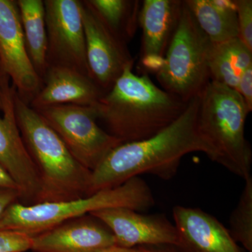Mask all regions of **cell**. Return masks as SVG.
<instances>
[{
  "mask_svg": "<svg viewBox=\"0 0 252 252\" xmlns=\"http://www.w3.org/2000/svg\"><path fill=\"white\" fill-rule=\"evenodd\" d=\"M83 3L104 27L127 45L139 26L141 3L137 0H86Z\"/></svg>",
  "mask_w": 252,
  "mask_h": 252,
  "instance_id": "obj_20",
  "label": "cell"
},
{
  "mask_svg": "<svg viewBox=\"0 0 252 252\" xmlns=\"http://www.w3.org/2000/svg\"><path fill=\"white\" fill-rule=\"evenodd\" d=\"M112 232L116 245L124 248L170 245L178 241L177 229L163 215H144L127 208L91 212Z\"/></svg>",
  "mask_w": 252,
  "mask_h": 252,
  "instance_id": "obj_12",
  "label": "cell"
},
{
  "mask_svg": "<svg viewBox=\"0 0 252 252\" xmlns=\"http://www.w3.org/2000/svg\"><path fill=\"white\" fill-rule=\"evenodd\" d=\"M245 186L236 207L230 215V234L247 252H252V177L245 179Z\"/></svg>",
  "mask_w": 252,
  "mask_h": 252,
  "instance_id": "obj_21",
  "label": "cell"
},
{
  "mask_svg": "<svg viewBox=\"0 0 252 252\" xmlns=\"http://www.w3.org/2000/svg\"><path fill=\"white\" fill-rule=\"evenodd\" d=\"M172 216L178 237L177 252H247L223 223L200 208L177 205Z\"/></svg>",
  "mask_w": 252,
  "mask_h": 252,
  "instance_id": "obj_13",
  "label": "cell"
},
{
  "mask_svg": "<svg viewBox=\"0 0 252 252\" xmlns=\"http://www.w3.org/2000/svg\"><path fill=\"white\" fill-rule=\"evenodd\" d=\"M104 94L89 76L72 68L49 65L29 105L34 110L62 104L94 107Z\"/></svg>",
  "mask_w": 252,
  "mask_h": 252,
  "instance_id": "obj_15",
  "label": "cell"
},
{
  "mask_svg": "<svg viewBox=\"0 0 252 252\" xmlns=\"http://www.w3.org/2000/svg\"><path fill=\"white\" fill-rule=\"evenodd\" d=\"M0 189H9L19 191L20 189L12 177L0 165Z\"/></svg>",
  "mask_w": 252,
  "mask_h": 252,
  "instance_id": "obj_27",
  "label": "cell"
},
{
  "mask_svg": "<svg viewBox=\"0 0 252 252\" xmlns=\"http://www.w3.org/2000/svg\"><path fill=\"white\" fill-rule=\"evenodd\" d=\"M97 252H144V250L142 246L136 247V248H124V247L114 245L102 249Z\"/></svg>",
  "mask_w": 252,
  "mask_h": 252,
  "instance_id": "obj_28",
  "label": "cell"
},
{
  "mask_svg": "<svg viewBox=\"0 0 252 252\" xmlns=\"http://www.w3.org/2000/svg\"><path fill=\"white\" fill-rule=\"evenodd\" d=\"M164 61V58L150 56L141 58L140 63L142 67L146 70L157 74L163 66Z\"/></svg>",
  "mask_w": 252,
  "mask_h": 252,
  "instance_id": "obj_26",
  "label": "cell"
},
{
  "mask_svg": "<svg viewBox=\"0 0 252 252\" xmlns=\"http://www.w3.org/2000/svg\"><path fill=\"white\" fill-rule=\"evenodd\" d=\"M202 31L213 44L238 37L235 0H185Z\"/></svg>",
  "mask_w": 252,
  "mask_h": 252,
  "instance_id": "obj_17",
  "label": "cell"
},
{
  "mask_svg": "<svg viewBox=\"0 0 252 252\" xmlns=\"http://www.w3.org/2000/svg\"><path fill=\"white\" fill-rule=\"evenodd\" d=\"M21 194L16 190L0 189V217L11 204L19 202Z\"/></svg>",
  "mask_w": 252,
  "mask_h": 252,
  "instance_id": "obj_25",
  "label": "cell"
},
{
  "mask_svg": "<svg viewBox=\"0 0 252 252\" xmlns=\"http://www.w3.org/2000/svg\"><path fill=\"white\" fill-rule=\"evenodd\" d=\"M210 79L236 91L245 71L252 66V51L239 38L213 44L208 59Z\"/></svg>",
  "mask_w": 252,
  "mask_h": 252,
  "instance_id": "obj_18",
  "label": "cell"
},
{
  "mask_svg": "<svg viewBox=\"0 0 252 252\" xmlns=\"http://www.w3.org/2000/svg\"><path fill=\"white\" fill-rule=\"evenodd\" d=\"M36 111L61 137L73 157L91 172L113 149L123 144L99 127L93 107L62 104Z\"/></svg>",
  "mask_w": 252,
  "mask_h": 252,
  "instance_id": "obj_7",
  "label": "cell"
},
{
  "mask_svg": "<svg viewBox=\"0 0 252 252\" xmlns=\"http://www.w3.org/2000/svg\"><path fill=\"white\" fill-rule=\"evenodd\" d=\"M142 247L144 252H177L174 245H149V246Z\"/></svg>",
  "mask_w": 252,
  "mask_h": 252,
  "instance_id": "obj_29",
  "label": "cell"
},
{
  "mask_svg": "<svg viewBox=\"0 0 252 252\" xmlns=\"http://www.w3.org/2000/svg\"><path fill=\"white\" fill-rule=\"evenodd\" d=\"M238 23V38L252 51V1L235 0Z\"/></svg>",
  "mask_w": 252,
  "mask_h": 252,
  "instance_id": "obj_22",
  "label": "cell"
},
{
  "mask_svg": "<svg viewBox=\"0 0 252 252\" xmlns=\"http://www.w3.org/2000/svg\"><path fill=\"white\" fill-rule=\"evenodd\" d=\"M132 66L93 107L107 132L123 143L157 135L180 117L189 102L158 87L147 74L136 75Z\"/></svg>",
  "mask_w": 252,
  "mask_h": 252,
  "instance_id": "obj_2",
  "label": "cell"
},
{
  "mask_svg": "<svg viewBox=\"0 0 252 252\" xmlns=\"http://www.w3.org/2000/svg\"><path fill=\"white\" fill-rule=\"evenodd\" d=\"M6 76L0 69V111H2L4 106V81Z\"/></svg>",
  "mask_w": 252,
  "mask_h": 252,
  "instance_id": "obj_30",
  "label": "cell"
},
{
  "mask_svg": "<svg viewBox=\"0 0 252 252\" xmlns=\"http://www.w3.org/2000/svg\"><path fill=\"white\" fill-rule=\"evenodd\" d=\"M181 0H144L139 14L142 28L141 58L165 57L182 12Z\"/></svg>",
  "mask_w": 252,
  "mask_h": 252,
  "instance_id": "obj_16",
  "label": "cell"
},
{
  "mask_svg": "<svg viewBox=\"0 0 252 252\" xmlns=\"http://www.w3.org/2000/svg\"><path fill=\"white\" fill-rule=\"evenodd\" d=\"M14 107L21 137L40 178L37 203L87 196L91 170L73 157L52 127L39 113L18 97L16 91Z\"/></svg>",
  "mask_w": 252,
  "mask_h": 252,
  "instance_id": "obj_3",
  "label": "cell"
},
{
  "mask_svg": "<svg viewBox=\"0 0 252 252\" xmlns=\"http://www.w3.org/2000/svg\"><path fill=\"white\" fill-rule=\"evenodd\" d=\"M154 205L155 199L149 185L143 179L136 177L117 187L75 200L33 205L16 202L0 217V230H16L34 236L91 212L119 207L142 212Z\"/></svg>",
  "mask_w": 252,
  "mask_h": 252,
  "instance_id": "obj_5",
  "label": "cell"
},
{
  "mask_svg": "<svg viewBox=\"0 0 252 252\" xmlns=\"http://www.w3.org/2000/svg\"><path fill=\"white\" fill-rule=\"evenodd\" d=\"M212 44L183 1L178 26L157 74L162 89L185 102L199 96L211 81L208 59Z\"/></svg>",
  "mask_w": 252,
  "mask_h": 252,
  "instance_id": "obj_6",
  "label": "cell"
},
{
  "mask_svg": "<svg viewBox=\"0 0 252 252\" xmlns=\"http://www.w3.org/2000/svg\"><path fill=\"white\" fill-rule=\"evenodd\" d=\"M236 91L245 100L250 112L252 110V66L243 73L239 81Z\"/></svg>",
  "mask_w": 252,
  "mask_h": 252,
  "instance_id": "obj_24",
  "label": "cell"
},
{
  "mask_svg": "<svg viewBox=\"0 0 252 252\" xmlns=\"http://www.w3.org/2000/svg\"><path fill=\"white\" fill-rule=\"evenodd\" d=\"M4 81V106L0 117V165L12 177L21 192L20 203H38L41 183L37 169L25 145L16 122L14 107L16 89Z\"/></svg>",
  "mask_w": 252,
  "mask_h": 252,
  "instance_id": "obj_9",
  "label": "cell"
},
{
  "mask_svg": "<svg viewBox=\"0 0 252 252\" xmlns=\"http://www.w3.org/2000/svg\"><path fill=\"white\" fill-rule=\"evenodd\" d=\"M200 99L189 101L180 117L145 140L127 142L113 149L91 172L88 195L113 188L131 178L149 174L170 180L177 174L183 157L203 152L209 158L210 150L197 128Z\"/></svg>",
  "mask_w": 252,
  "mask_h": 252,
  "instance_id": "obj_1",
  "label": "cell"
},
{
  "mask_svg": "<svg viewBox=\"0 0 252 252\" xmlns=\"http://www.w3.org/2000/svg\"><path fill=\"white\" fill-rule=\"evenodd\" d=\"M81 15L89 77L105 94L134 59L127 45L114 37L82 1Z\"/></svg>",
  "mask_w": 252,
  "mask_h": 252,
  "instance_id": "obj_11",
  "label": "cell"
},
{
  "mask_svg": "<svg viewBox=\"0 0 252 252\" xmlns=\"http://www.w3.org/2000/svg\"><path fill=\"white\" fill-rule=\"evenodd\" d=\"M116 245L111 230L92 215L63 222L32 236L34 252H97Z\"/></svg>",
  "mask_w": 252,
  "mask_h": 252,
  "instance_id": "obj_14",
  "label": "cell"
},
{
  "mask_svg": "<svg viewBox=\"0 0 252 252\" xmlns=\"http://www.w3.org/2000/svg\"><path fill=\"white\" fill-rule=\"evenodd\" d=\"M197 128L210 150L209 158L234 175H251L252 151L245 136L250 110L238 91L210 81L199 94Z\"/></svg>",
  "mask_w": 252,
  "mask_h": 252,
  "instance_id": "obj_4",
  "label": "cell"
},
{
  "mask_svg": "<svg viewBox=\"0 0 252 252\" xmlns=\"http://www.w3.org/2000/svg\"><path fill=\"white\" fill-rule=\"evenodd\" d=\"M20 18L28 55L41 79L47 68V33L42 0H18Z\"/></svg>",
  "mask_w": 252,
  "mask_h": 252,
  "instance_id": "obj_19",
  "label": "cell"
},
{
  "mask_svg": "<svg viewBox=\"0 0 252 252\" xmlns=\"http://www.w3.org/2000/svg\"><path fill=\"white\" fill-rule=\"evenodd\" d=\"M0 69L13 82L18 97L29 104L41 87L32 63L21 26L17 3L0 0Z\"/></svg>",
  "mask_w": 252,
  "mask_h": 252,
  "instance_id": "obj_10",
  "label": "cell"
},
{
  "mask_svg": "<svg viewBox=\"0 0 252 252\" xmlns=\"http://www.w3.org/2000/svg\"><path fill=\"white\" fill-rule=\"evenodd\" d=\"M32 236L16 230H0V252H26L31 250Z\"/></svg>",
  "mask_w": 252,
  "mask_h": 252,
  "instance_id": "obj_23",
  "label": "cell"
},
{
  "mask_svg": "<svg viewBox=\"0 0 252 252\" xmlns=\"http://www.w3.org/2000/svg\"><path fill=\"white\" fill-rule=\"evenodd\" d=\"M47 67L64 66L89 76L81 1L46 0Z\"/></svg>",
  "mask_w": 252,
  "mask_h": 252,
  "instance_id": "obj_8",
  "label": "cell"
}]
</instances>
